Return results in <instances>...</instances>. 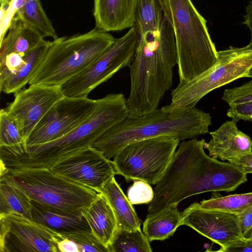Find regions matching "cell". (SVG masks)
<instances>
[{"mask_svg": "<svg viewBox=\"0 0 252 252\" xmlns=\"http://www.w3.org/2000/svg\"><path fill=\"white\" fill-rule=\"evenodd\" d=\"M247 174L252 173V153L246 154L229 162Z\"/></svg>", "mask_w": 252, "mask_h": 252, "instance_id": "obj_37", "label": "cell"}, {"mask_svg": "<svg viewBox=\"0 0 252 252\" xmlns=\"http://www.w3.org/2000/svg\"><path fill=\"white\" fill-rule=\"evenodd\" d=\"M111 252H151L150 241L141 229L119 228L110 247Z\"/></svg>", "mask_w": 252, "mask_h": 252, "instance_id": "obj_28", "label": "cell"}, {"mask_svg": "<svg viewBox=\"0 0 252 252\" xmlns=\"http://www.w3.org/2000/svg\"><path fill=\"white\" fill-rule=\"evenodd\" d=\"M62 235L74 241L79 252H111L91 231L81 230Z\"/></svg>", "mask_w": 252, "mask_h": 252, "instance_id": "obj_30", "label": "cell"}, {"mask_svg": "<svg viewBox=\"0 0 252 252\" xmlns=\"http://www.w3.org/2000/svg\"><path fill=\"white\" fill-rule=\"evenodd\" d=\"M218 54V62L209 69L190 81L180 82L172 91L171 106L194 107L212 91L237 79L248 77L252 68V47L230 46Z\"/></svg>", "mask_w": 252, "mask_h": 252, "instance_id": "obj_8", "label": "cell"}, {"mask_svg": "<svg viewBox=\"0 0 252 252\" xmlns=\"http://www.w3.org/2000/svg\"><path fill=\"white\" fill-rule=\"evenodd\" d=\"M31 201L18 188L0 180V215L16 214L32 220Z\"/></svg>", "mask_w": 252, "mask_h": 252, "instance_id": "obj_24", "label": "cell"}, {"mask_svg": "<svg viewBox=\"0 0 252 252\" xmlns=\"http://www.w3.org/2000/svg\"><path fill=\"white\" fill-rule=\"evenodd\" d=\"M248 77L252 78V68L251 69L249 72Z\"/></svg>", "mask_w": 252, "mask_h": 252, "instance_id": "obj_40", "label": "cell"}, {"mask_svg": "<svg viewBox=\"0 0 252 252\" xmlns=\"http://www.w3.org/2000/svg\"><path fill=\"white\" fill-rule=\"evenodd\" d=\"M109 32L95 27L89 32L58 37L29 84L61 86L90 66L115 42Z\"/></svg>", "mask_w": 252, "mask_h": 252, "instance_id": "obj_6", "label": "cell"}, {"mask_svg": "<svg viewBox=\"0 0 252 252\" xmlns=\"http://www.w3.org/2000/svg\"><path fill=\"white\" fill-rule=\"evenodd\" d=\"M50 169L99 192L118 174L113 161L92 147L57 163Z\"/></svg>", "mask_w": 252, "mask_h": 252, "instance_id": "obj_14", "label": "cell"}, {"mask_svg": "<svg viewBox=\"0 0 252 252\" xmlns=\"http://www.w3.org/2000/svg\"><path fill=\"white\" fill-rule=\"evenodd\" d=\"M32 220L62 235L91 231L82 211L65 213L32 200Z\"/></svg>", "mask_w": 252, "mask_h": 252, "instance_id": "obj_19", "label": "cell"}, {"mask_svg": "<svg viewBox=\"0 0 252 252\" xmlns=\"http://www.w3.org/2000/svg\"><path fill=\"white\" fill-rule=\"evenodd\" d=\"M100 192L105 196L110 203L116 217L119 228L128 230L141 229V220L114 176L104 185Z\"/></svg>", "mask_w": 252, "mask_h": 252, "instance_id": "obj_23", "label": "cell"}, {"mask_svg": "<svg viewBox=\"0 0 252 252\" xmlns=\"http://www.w3.org/2000/svg\"><path fill=\"white\" fill-rule=\"evenodd\" d=\"M0 180L17 187L31 200L69 213L82 211L100 192L50 169L0 167Z\"/></svg>", "mask_w": 252, "mask_h": 252, "instance_id": "obj_7", "label": "cell"}, {"mask_svg": "<svg viewBox=\"0 0 252 252\" xmlns=\"http://www.w3.org/2000/svg\"><path fill=\"white\" fill-rule=\"evenodd\" d=\"M179 142L176 138L162 136L127 144L114 157L118 174L127 182L139 180L155 185L170 163Z\"/></svg>", "mask_w": 252, "mask_h": 252, "instance_id": "obj_9", "label": "cell"}, {"mask_svg": "<svg viewBox=\"0 0 252 252\" xmlns=\"http://www.w3.org/2000/svg\"><path fill=\"white\" fill-rule=\"evenodd\" d=\"M44 37L39 32L15 15L0 43V59L11 53L25 56L42 43Z\"/></svg>", "mask_w": 252, "mask_h": 252, "instance_id": "obj_20", "label": "cell"}, {"mask_svg": "<svg viewBox=\"0 0 252 252\" xmlns=\"http://www.w3.org/2000/svg\"><path fill=\"white\" fill-rule=\"evenodd\" d=\"M218 251L221 252H252V238H243L228 246L220 248Z\"/></svg>", "mask_w": 252, "mask_h": 252, "instance_id": "obj_35", "label": "cell"}, {"mask_svg": "<svg viewBox=\"0 0 252 252\" xmlns=\"http://www.w3.org/2000/svg\"><path fill=\"white\" fill-rule=\"evenodd\" d=\"M97 100L63 96L47 112L25 141V145L57 140L75 128L95 110Z\"/></svg>", "mask_w": 252, "mask_h": 252, "instance_id": "obj_11", "label": "cell"}, {"mask_svg": "<svg viewBox=\"0 0 252 252\" xmlns=\"http://www.w3.org/2000/svg\"><path fill=\"white\" fill-rule=\"evenodd\" d=\"M28 0H11L4 16L0 19V43L5 37L11 21Z\"/></svg>", "mask_w": 252, "mask_h": 252, "instance_id": "obj_33", "label": "cell"}, {"mask_svg": "<svg viewBox=\"0 0 252 252\" xmlns=\"http://www.w3.org/2000/svg\"><path fill=\"white\" fill-rule=\"evenodd\" d=\"M204 139L184 140L160 179L156 184L149 213L172 206L184 199L209 191L230 192L247 181L237 166L220 161L204 151Z\"/></svg>", "mask_w": 252, "mask_h": 252, "instance_id": "obj_1", "label": "cell"}, {"mask_svg": "<svg viewBox=\"0 0 252 252\" xmlns=\"http://www.w3.org/2000/svg\"><path fill=\"white\" fill-rule=\"evenodd\" d=\"M59 252H79L77 244L73 240L63 237L58 243Z\"/></svg>", "mask_w": 252, "mask_h": 252, "instance_id": "obj_38", "label": "cell"}, {"mask_svg": "<svg viewBox=\"0 0 252 252\" xmlns=\"http://www.w3.org/2000/svg\"><path fill=\"white\" fill-rule=\"evenodd\" d=\"M138 2L139 0H94L95 27L109 32L134 27Z\"/></svg>", "mask_w": 252, "mask_h": 252, "instance_id": "obj_17", "label": "cell"}, {"mask_svg": "<svg viewBox=\"0 0 252 252\" xmlns=\"http://www.w3.org/2000/svg\"><path fill=\"white\" fill-rule=\"evenodd\" d=\"M154 190L147 182L139 180H133V184L127 189V197L132 205L149 204L153 200Z\"/></svg>", "mask_w": 252, "mask_h": 252, "instance_id": "obj_31", "label": "cell"}, {"mask_svg": "<svg viewBox=\"0 0 252 252\" xmlns=\"http://www.w3.org/2000/svg\"><path fill=\"white\" fill-rule=\"evenodd\" d=\"M25 142L19 126L6 112L0 111V146H12Z\"/></svg>", "mask_w": 252, "mask_h": 252, "instance_id": "obj_29", "label": "cell"}, {"mask_svg": "<svg viewBox=\"0 0 252 252\" xmlns=\"http://www.w3.org/2000/svg\"><path fill=\"white\" fill-rule=\"evenodd\" d=\"M122 93L97 99L94 111L64 136L48 143L25 146L15 156L17 168L50 169L57 163L91 147L102 135L129 115Z\"/></svg>", "mask_w": 252, "mask_h": 252, "instance_id": "obj_4", "label": "cell"}, {"mask_svg": "<svg viewBox=\"0 0 252 252\" xmlns=\"http://www.w3.org/2000/svg\"><path fill=\"white\" fill-rule=\"evenodd\" d=\"M235 120L227 121L216 131L210 133L211 139L205 143L209 156L230 162L252 153L250 137L239 130Z\"/></svg>", "mask_w": 252, "mask_h": 252, "instance_id": "obj_16", "label": "cell"}, {"mask_svg": "<svg viewBox=\"0 0 252 252\" xmlns=\"http://www.w3.org/2000/svg\"><path fill=\"white\" fill-rule=\"evenodd\" d=\"M237 215L243 237L251 238L252 234V206Z\"/></svg>", "mask_w": 252, "mask_h": 252, "instance_id": "obj_36", "label": "cell"}, {"mask_svg": "<svg viewBox=\"0 0 252 252\" xmlns=\"http://www.w3.org/2000/svg\"><path fill=\"white\" fill-rule=\"evenodd\" d=\"M137 39L135 26L116 39L114 43L86 69L61 85L63 96L87 97L92 90L107 81L119 70L129 67Z\"/></svg>", "mask_w": 252, "mask_h": 252, "instance_id": "obj_10", "label": "cell"}, {"mask_svg": "<svg viewBox=\"0 0 252 252\" xmlns=\"http://www.w3.org/2000/svg\"><path fill=\"white\" fill-rule=\"evenodd\" d=\"M174 34L180 82L191 81L218 62L206 20L191 0H158Z\"/></svg>", "mask_w": 252, "mask_h": 252, "instance_id": "obj_5", "label": "cell"}, {"mask_svg": "<svg viewBox=\"0 0 252 252\" xmlns=\"http://www.w3.org/2000/svg\"><path fill=\"white\" fill-rule=\"evenodd\" d=\"M222 98L229 105L252 100V79L241 86L224 90Z\"/></svg>", "mask_w": 252, "mask_h": 252, "instance_id": "obj_32", "label": "cell"}, {"mask_svg": "<svg viewBox=\"0 0 252 252\" xmlns=\"http://www.w3.org/2000/svg\"><path fill=\"white\" fill-rule=\"evenodd\" d=\"M198 206L239 215L252 206V192L224 196L213 195L210 199L198 203Z\"/></svg>", "mask_w": 252, "mask_h": 252, "instance_id": "obj_27", "label": "cell"}, {"mask_svg": "<svg viewBox=\"0 0 252 252\" xmlns=\"http://www.w3.org/2000/svg\"><path fill=\"white\" fill-rule=\"evenodd\" d=\"M211 116L195 107H176L170 104L142 116L129 115L107 130L92 147L110 159L124 147L133 142L162 136L180 141L209 132Z\"/></svg>", "mask_w": 252, "mask_h": 252, "instance_id": "obj_3", "label": "cell"}, {"mask_svg": "<svg viewBox=\"0 0 252 252\" xmlns=\"http://www.w3.org/2000/svg\"><path fill=\"white\" fill-rule=\"evenodd\" d=\"M82 214L91 231L110 250L119 226L114 212L105 196L100 192L82 211Z\"/></svg>", "mask_w": 252, "mask_h": 252, "instance_id": "obj_18", "label": "cell"}, {"mask_svg": "<svg viewBox=\"0 0 252 252\" xmlns=\"http://www.w3.org/2000/svg\"><path fill=\"white\" fill-rule=\"evenodd\" d=\"M227 116L237 122L240 120L252 121V100L229 105Z\"/></svg>", "mask_w": 252, "mask_h": 252, "instance_id": "obj_34", "label": "cell"}, {"mask_svg": "<svg viewBox=\"0 0 252 252\" xmlns=\"http://www.w3.org/2000/svg\"><path fill=\"white\" fill-rule=\"evenodd\" d=\"M0 252H58L63 236L16 214L0 215Z\"/></svg>", "mask_w": 252, "mask_h": 252, "instance_id": "obj_12", "label": "cell"}, {"mask_svg": "<svg viewBox=\"0 0 252 252\" xmlns=\"http://www.w3.org/2000/svg\"><path fill=\"white\" fill-rule=\"evenodd\" d=\"M51 44L44 40L24 56L23 64L16 71L9 73L0 81V90L4 93H15L22 89L29 82L43 60Z\"/></svg>", "mask_w": 252, "mask_h": 252, "instance_id": "obj_22", "label": "cell"}, {"mask_svg": "<svg viewBox=\"0 0 252 252\" xmlns=\"http://www.w3.org/2000/svg\"><path fill=\"white\" fill-rule=\"evenodd\" d=\"M64 96L61 86L30 85L14 93L5 108L17 123L25 141L50 108Z\"/></svg>", "mask_w": 252, "mask_h": 252, "instance_id": "obj_13", "label": "cell"}, {"mask_svg": "<svg viewBox=\"0 0 252 252\" xmlns=\"http://www.w3.org/2000/svg\"><path fill=\"white\" fill-rule=\"evenodd\" d=\"M176 64L175 36L165 18L158 30L138 34L129 67L130 89L126 102L130 115L142 116L158 108L172 86L173 69Z\"/></svg>", "mask_w": 252, "mask_h": 252, "instance_id": "obj_2", "label": "cell"}, {"mask_svg": "<svg viewBox=\"0 0 252 252\" xmlns=\"http://www.w3.org/2000/svg\"><path fill=\"white\" fill-rule=\"evenodd\" d=\"M182 212V225L190 227L220 248L244 238L237 215L201 208L196 202Z\"/></svg>", "mask_w": 252, "mask_h": 252, "instance_id": "obj_15", "label": "cell"}, {"mask_svg": "<svg viewBox=\"0 0 252 252\" xmlns=\"http://www.w3.org/2000/svg\"><path fill=\"white\" fill-rule=\"evenodd\" d=\"M16 15L39 32L44 37H50L53 39L58 37L52 22L42 8L40 0H28Z\"/></svg>", "mask_w": 252, "mask_h": 252, "instance_id": "obj_25", "label": "cell"}, {"mask_svg": "<svg viewBox=\"0 0 252 252\" xmlns=\"http://www.w3.org/2000/svg\"><path fill=\"white\" fill-rule=\"evenodd\" d=\"M183 212L172 206L149 213L143 222V232L150 242L163 241L172 236L182 225Z\"/></svg>", "mask_w": 252, "mask_h": 252, "instance_id": "obj_21", "label": "cell"}, {"mask_svg": "<svg viewBox=\"0 0 252 252\" xmlns=\"http://www.w3.org/2000/svg\"><path fill=\"white\" fill-rule=\"evenodd\" d=\"M164 18L158 0H139L135 25L138 34L158 30Z\"/></svg>", "mask_w": 252, "mask_h": 252, "instance_id": "obj_26", "label": "cell"}, {"mask_svg": "<svg viewBox=\"0 0 252 252\" xmlns=\"http://www.w3.org/2000/svg\"><path fill=\"white\" fill-rule=\"evenodd\" d=\"M246 12V14L244 16V20L243 24H245L251 32V40L248 45L252 47V0L247 5Z\"/></svg>", "mask_w": 252, "mask_h": 252, "instance_id": "obj_39", "label": "cell"}, {"mask_svg": "<svg viewBox=\"0 0 252 252\" xmlns=\"http://www.w3.org/2000/svg\"><path fill=\"white\" fill-rule=\"evenodd\" d=\"M251 238H252V234Z\"/></svg>", "mask_w": 252, "mask_h": 252, "instance_id": "obj_41", "label": "cell"}]
</instances>
